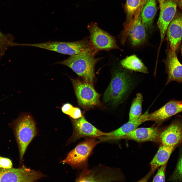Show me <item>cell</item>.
Segmentation results:
<instances>
[{
  "label": "cell",
  "instance_id": "cell-17",
  "mask_svg": "<svg viewBox=\"0 0 182 182\" xmlns=\"http://www.w3.org/2000/svg\"><path fill=\"white\" fill-rule=\"evenodd\" d=\"M164 60L168 77L166 85L172 81L182 83V64L177 57L176 52L170 49L167 51Z\"/></svg>",
  "mask_w": 182,
  "mask_h": 182
},
{
  "label": "cell",
  "instance_id": "cell-16",
  "mask_svg": "<svg viewBox=\"0 0 182 182\" xmlns=\"http://www.w3.org/2000/svg\"><path fill=\"white\" fill-rule=\"evenodd\" d=\"M161 131L157 127H142L136 128L129 133L120 137L118 140L126 139L137 142H160Z\"/></svg>",
  "mask_w": 182,
  "mask_h": 182
},
{
  "label": "cell",
  "instance_id": "cell-28",
  "mask_svg": "<svg viewBox=\"0 0 182 182\" xmlns=\"http://www.w3.org/2000/svg\"><path fill=\"white\" fill-rule=\"evenodd\" d=\"M74 107L71 104L67 103L63 104L61 108L63 113L69 116Z\"/></svg>",
  "mask_w": 182,
  "mask_h": 182
},
{
  "label": "cell",
  "instance_id": "cell-27",
  "mask_svg": "<svg viewBox=\"0 0 182 182\" xmlns=\"http://www.w3.org/2000/svg\"><path fill=\"white\" fill-rule=\"evenodd\" d=\"M13 164L9 159L0 156V168L10 169L12 168Z\"/></svg>",
  "mask_w": 182,
  "mask_h": 182
},
{
  "label": "cell",
  "instance_id": "cell-1",
  "mask_svg": "<svg viewBox=\"0 0 182 182\" xmlns=\"http://www.w3.org/2000/svg\"><path fill=\"white\" fill-rule=\"evenodd\" d=\"M92 51L70 56L66 59L54 64L63 65L71 69L86 82L92 84L95 78L96 64L102 59L96 58Z\"/></svg>",
  "mask_w": 182,
  "mask_h": 182
},
{
  "label": "cell",
  "instance_id": "cell-32",
  "mask_svg": "<svg viewBox=\"0 0 182 182\" xmlns=\"http://www.w3.org/2000/svg\"><path fill=\"white\" fill-rule=\"evenodd\" d=\"M181 2H182V0H181Z\"/></svg>",
  "mask_w": 182,
  "mask_h": 182
},
{
  "label": "cell",
  "instance_id": "cell-15",
  "mask_svg": "<svg viewBox=\"0 0 182 182\" xmlns=\"http://www.w3.org/2000/svg\"><path fill=\"white\" fill-rule=\"evenodd\" d=\"M148 112H146L138 119L132 121H128L118 128L98 137L100 142L118 140L120 137L134 130L141 124L147 121Z\"/></svg>",
  "mask_w": 182,
  "mask_h": 182
},
{
  "label": "cell",
  "instance_id": "cell-31",
  "mask_svg": "<svg viewBox=\"0 0 182 182\" xmlns=\"http://www.w3.org/2000/svg\"><path fill=\"white\" fill-rule=\"evenodd\" d=\"M181 40H182V38ZM181 54L182 55V42L181 48Z\"/></svg>",
  "mask_w": 182,
  "mask_h": 182
},
{
  "label": "cell",
  "instance_id": "cell-3",
  "mask_svg": "<svg viewBox=\"0 0 182 182\" xmlns=\"http://www.w3.org/2000/svg\"><path fill=\"white\" fill-rule=\"evenodd\" d=\"M14 127L21 163L29 144L37 134L35 122L29 113H21L14 122Z\"/></svg>",
  "mask_w": 182,
  "mask_h": 182
},
{
  "label": "cell",
  "instance_id": "cell-13",
  "mask_svg": "<svg viewBox=\"0 0 182 182\" xmlns=\"http://www.w3.org/2000/svg\"><path fill=\"white\" fill-rule=\"evenodd\" d=\"M161 144L176 147L182 145V117L177 116L170 124L161 131Z\"/></svg>",
  "mask_w": 182,
  "mask_h": 182
},
{
  "label": "cell",
  "instance_id": "cell-19",
  "mask_svg": "<svg viewBox=\"0 0 182 182\" xmlns=\"http://www.w3.org/2000/svg\"><path fill=\"white\" fill-rule=\"evenodd\" d=\"M176 148L161 144L150 162L151 171L152 173L157 168L168 162L171 155Z\"/></svg>",
  "mask_w": 182,
  "mask_h": 182
},
{
  "label": "cell",
  "instance_id": "cell-22",
  "mask_svg": "<svg viewBox=\"0 0 182 182\" xmlns=\"http://www.w3.org/2000/svg\"><path fill=\"white\" fill-rule=\"evenodd\" d=\"M140 93H137L132 103L129 114V121H134L141 115L143 97Z\"/></svg>",
  "mask_w": 182,
  "mask_h": 182
},
{
  "label": "cell",
  "instance_id": "cell-21",
  "mask_svg": "<svg viewBox=\"0 0 182 182\" xmlns=\"http://www.w3.org/2000/svg\"><path fill=\"white\" fill-rule=\"evenodd\" d=\"M120 63L121 65L126 69L145 74L148 73L147 67L135 55L127 56L122 60Z\"/></svg>",
  "mask_w": 182,
  "mask_h": 182
},
{
  "label": "cell",
  "instance_id": "cell-30",
  "mask_svg": "<svg viewBox=\"0 0 182 182\" xmlns=\"http://www.w3.org/2000/svg\"><path fill=\"white\" fill-rule=\"evenodd\" d=\"M158 0V1H159V2H160L163 1L165 0Z\"/></svg>",
  "mask_w": 182,
  "mask_h": 182
},
{
  "label": "cell",
  "instance_id": "cell-20",
  "mask_svg": "<svg viewBox=\"0 0 182 182\" xmlns=\"http://www.w3.org/2000/svg\"><path fill=\"white\" fill-rule=\"evenodd\" d=\"M156 11V0H148L140 16L142 22L146 28L151 25Z\"/></svg>",
  "mask_w": 182,
  "mask_h": 182
},
{
  "label": "cell",
  "instance_id": "cell-11",
  "mask_svg": "<svg viewBox=\"0 0 182 182\" xmlns=\"http://www.w3.org/2000/svg\"><path fill=\"white\" fill-rule=\"evenodd\" d=\"M115 172L111 168L100 166L89 170H82L77 177V182L115 181L118 180Z\"/></svg>",
  "mask_w": 182,
  "mask_h": 182
},
{
  "label": "cell",
  "instance_id": "cell-12",
  "mask_svg": "<svg viewBox=\"0 0 182 182\" xmlns=\"http://www.w3.org/2000/svg\"><path fill=\"white\" fill-rule=\"evenodd\" d=\"M160 13L157 22L161 37L160 49L164 39L167 28L174 17L177 6L176 0H165L159 2Z\"/></svg>",
  "mask_w": 182,
  "mask_h": 182
},
{
  "label": "cell",
  "instance_id": "cell-23",
  "mask_svg": "<svg viewBox=\"0 0 182 182\" xmlns=\"http://www.w3.org/2000/svg\"><path fill=\"white\" fill-rule=\"evenodd\" d=\"M14 37L10 33H4L0 31V55H5L8 49L14 47Z\"/></svg>",
  "mask_w": 182,
  "mask_h": 182
},
{
  "label": "cell",
  "instance_id": "cell-26",
  "mask_svg": "<svg viewBox=\"0 0 182 182\" xmlns=\"http://www.w3.org/2000/svg\"><path fill=\"white\" fill-rule=\"evenodd\" d=\"M167 163L160 167L157 173L153 179V182L165 181V174Z\"/></svg>",
  "mask_w": 182,
  "mask_h": 182
},
{
  "label": "cell",
  "instance_id": "cell-14",
  "mask_svg": "<svg viewBox=\"0 0 182 182\" xmlns=\"http://www.w3.org/2000/svg\"><path fill=\"white\" fill-rule=\"evenodd\" d=\"M182 112V100H171L157 110L148 114L147 121H152L159 124Z\"/></svg>",
  "mask_w": 182,
  "mask_h": 182
},
{
  "label": "cell",
  "instance_id": "cell-2",
  "mask_svg": "<svg viewBox=\"0 0 182 182\" xmlns=\"http://www.w3.org/2000/svg\"><path fill=\"white\" fill-rule=\"evenodd\" d=\"M132 82L131 77L125 70L119 67L115 68L104 94V101L113 105L121 103L131 87Z\"/></svg>",
  "mask_w": 182,
  "mask_h": 182
},
{
  "label": "cell",
  "instance_id": "cell-8",
  "mask_svg": "<svg viewBox=\"0 0 182 182\" xmlns=\"http://www.w3.org/2000/svg\"><path fill=\"white\" fill-rule=\"evenodd\" d=\"M43 177L41 172L24 166L16 168H0V182H34Z\"/></svg>",
  "mask_w": 182,
  "mask_h": 182
},
{
  "label": "cell",
  "instance_id": "cell-24",
  "mask_svg": "<svg viewBox=\"0 0 182 182\" xmlns=\"http://www.w3.org/2000/svg\"><path fill=\"white\" fill-rule=\"evenodd\" d=\"M143 0H126L125 9L128 17L132 18L136 13Z\"/></svg>",
  "mask_w": 182,
  "mask_h": 182
},
{
  "label": "cell",
  "instance_id": "cell-4",
  "mask_svg": "<svg viewBox=\"0 0 182 182\" xmlns=\"http://www.w3.org/2000/svg\"><path fill=\"white\" fill-rule=\"evenodd\" d=\"M97 138L87 137L79 143L67 154L65 158L59 163L67 164L73 169L83 170L88 168V160L93 153L96 146L99 143Z\"/></svg>",
  "mask_w": 182,
  "mask_h": 182
},
{
  "label": "cell",
  "instance_id": "cell-5",
  "mask_svg": "<svg viewBox=\"0 0 182 182\" xmlns=\"http://www.w3.org/2000/svg\"><path fill=\"white\" fill-rule=\"evenodd\" d=\"M28 46L70 56L88 51H92L89 40L87 38L73 42L49 41L41 43H29Z\"/></svg>",
  "mask_w": 182,
  "mask_h": 182
},
{
  "label": "cell",
  "instance_id": "cell-33",
  "mask_svg": "<svg viewBox=\"0 0 182 182\" xmlns=\"http://www.w3.org/2000/svg\"></svg>",
  "mask_w": 182,
  "mask_h": 182
},
{
  "label": "cell",
  "instance_id": "cell-10",
  "mask_svg": "<svg viewBox=\"0 0 182 182\" xmlns=\"http://www.w3.org/2000/svg\"><path fill=\"white\" fill-rule=\"evenodd\" d=\"M72 122L73 133L67 141V145L82 138L91 137L97 138L105 133L88 122L83 116L78 119H73Z\"/></svg>",
  "mask_w": 182,
  "mask_h": 182
},
{
  "label": "cell",
  "instance_id": "cell-18",
  "mask_svg": "<svg viewBox=\"0 0 182 182\" xmlns=\"http://www.w3.org/2000/svg\"><path fill=\"white\" fill-rule=\"evenodd\" d=\"M166 33L170 49L176 52L182 38V14H176L168 26Z\"/></svg>",
  "mask_w": 182,
  "mask_h": 182
},
{
  "label": "cell",
  "instance_id": "cell-6",
  "mask_svg": "<svg viewBox=\"0 0 182 182\" xmlns=\"http://www.w3.org/2000/svg\"><path fill=\"white\" fill-rule=\"evenodd\" d=\"M89 41L93 54L101 51H108L114 49L122 50L117 45L115 37L99 28L96 23L88 25Z\"/></svg>",
  "mask_w": 182,
  "mask_h": 182
},
{
  "label": "cell",
  "instance_id": "cell-25",
  "mask_svg": "<svg viewBox=\"0 0 182 182\" xmlns=\"http://www.w3.org/2000/svg\"><path fill=\"white\" fill-rule=\"evenodd\" d=\"M170 180L172 181H182V147L180 150L176 167L171 176Z\"/></svg>",
  "mask_w": 182,
  "mask_h": 182
},
{
  "label": "cell",
  "instance_id": "cell-9",
  "mask_svg": "<svg viewBox=\"0 0 182 182\" xmlns=\"http://www.w3.org/2000/svg\"><path fill=\"white\" fill-rule=\"evenodd\" d=\"M145 29L140 16L136 15L125 26L120 37L121 43L124 45L128 37L133 46H137L142 44L146 39Z\"/></svg>",
  "mask_w": 182,
  "mask_h": 182
},
{
  "label": "cell",
  "instance_id": "cell-7",
  "mask_svg": "<svg viewBox=\"0 0 182 182\" xmlns=\"http://www.w3.org/2000/svg\"><path fill=\"white\" fill-rule=\"evenodd\" d=\"M80 105L84 108H91L99 105L100 95L93 84L83 79L70 77Z\"/></svg>",
  "mask_w": 182,
  "mask_h": 182
},
{
  "label": "cell",
  "instance_id": "cell-29",
  "mask_svg": "<svg viewBox=\"0 0 182 182\" xmlns=\"http://www.w3.org/2000/svg\"><path fill=\"white\" fill-rule=\"evenodd\" d=\"M69 116L73 119L79 118L82 116L81 111L79 108L74 107Z\"/></svg>",
  "mask_w": 182,
  "mask_h": 182
}]
</instances>
